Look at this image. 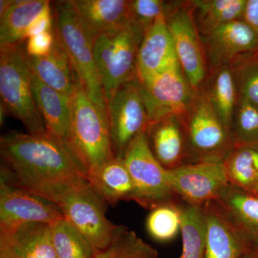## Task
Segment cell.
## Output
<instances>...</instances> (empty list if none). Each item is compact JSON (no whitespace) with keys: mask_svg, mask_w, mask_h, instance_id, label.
<instances>
[{"mask_svg":"<svg viewBox=\"0 0 258 258\" xmlns=\"http://www.w3.org/2000/svg\"><path fill=\"white\" fill-rule=\"evenodd\" d=\"M0 173L49 200L68 186L89 181L69 146L48 132L5 134L0 138Z\"/></svg>","mask_w":258,"mask_h":258,"instance_id":"obj_1","label":"cell"},{"mask_svg":"<svg viewBox=\"0 0 258 258\" xmlns=\"http://www.w3.org/2000/svg\"><path fill=\"white\" fill-rule=\"evenodd\" d=\"M70 148L88 178L115 157L108 114L88 96L80 80L71 98Z\"/></svg>","mask_w":258,"mask_h":258,"instance_id":"obj_2","label":"cell"},{"mask_svg":"<svg viewBox=\"0 0 258 258\" xmlns=\"http://www.w3.org/2000/svg\"><path fill=\"white\" fill-rule=\"evenodd\" d=\"M0 95L8 113L29 134L47 133L34 98L32 73L20 44L0 45Z\"/></svg>","mask_w":258,"mask_h":258,"instance_id":"obj_3","label":"cell"},{"mask_svg":"<svg viewBox=\"0 0 258 258\" xmlns=\"http://www.w3.org/2000/svg\"><path fill=\"white\" fill-rule=\"evenodd\" d=\"M181 119L187 146V164L222 162L234 147L230 131L212 107L204 86L195 91Z\"/></svg>","mask_w":258,"mask_h":258,"instance_id":"obj_4","label":"cell"},{"mask_svg":"<svg viewBox=\"0 0 258 258\" xmlns=\"http://www.w3.org/2000/svg\"><path fill=\"white\" fill-rule=\"evenodd\" d=\"M56 35L69 55L88 96L107 113L106 100L95 62L94 41L88 35L76 13L72 0L52 3Z\"/></svg>","mask_w":258,"mask_h":258,"instance_id":"obj_5","label":"cell"},{"mask_svg":"<svg viewBox=\"0 0 258 258\" xmlns=\"http://www.w3.org/2000/svg\"><path fill=\"white\" fill-rule=\"evenodd\" d=\"M50 200L60 207L64 218L91 242L96 252L111 243L118 225L107 218V204L89 181L61 190Z\"/></svg>","mask_w":258,"mask_h":258,"instance_id":"obj_6","label":"cell"},{"mask_svg":"<svg viewBox=\"0 0 258 258\" xmlns=\"http://www.w3.org/2000/svg\"><path fill=\"white\" fill-rule=\"evenodd\" d=\"M139 46L130 25L102 34L95 40V62L106 101L120 86L138 78Z\"/></svg>","mask_w":258,"mask_h":258,"instance_id":"obj_7","label":"cell"},{"mask_svg":"<svg viewBox=\"0 0 258 258\" xmlns=\"http://www.w3.org/2000/svg\"><path fill=\"white\" fill-rule=\"evenodd\" d=\"M165 19L181 71L191 88L198 91L206 83L209 66L189 1L167 2Z\"/></svg>","mask_w":258,"mask_h":258,"instance_id":"obj_8","label":"cell"},{"mask_svg":"<svg viewBox=\"0 0 258 258\" xmlns=\"http://www.w3.org/2000/svg\"><path fill=\"white\" fill-rule=\"evenodd\" d=\"M122 158L135 187L133 201L152 210L179 200L168 181L167 170L149 147L147 131L134 139Z\"/></svg>","mask_w":258,"mask_h":258,"instance_id":"obj_9","label":"cell"},{"mask_svg":"<svg viewBox=\"0 0 258 258\" xmlns=\"http://www.w3.org/2000/svg\"><path fill=\"white\" fill-rule=\"evenodd\" d=\"M112 147L115 157H123L134 139L147 131L149 116L139 78L120 86L106 101Z\"/></svg>","mask_w":258,"mask_h":258,"instance_id":"obj_10","label":"cell"},{"mask_svg":"<svg viewBox=\"0 0 258 258\" xmlns=\"http://www.w3.org/2000/svg\"><path fill=\"white\" fill-rule=\"evenodd\" d=\"M139 83L149 123L169 115L183 116L195 92L178 62Z\"/></svg>","mask_w":258,"mask_h":258,"instance_id":"obj_11","label":"cell"},{"mask_svg":"<svg viewBox=\"0 0 258 258\" xmlns=\"http://www.w3.org/2000/svg\"><path fill=\"white\" fill-rule=\"evenodd\" d=\"M64 217L60 207L0 174V232L27 223H52Z\"/></svg>","mask_w":258,"mask_h":258,"instance_id":"obj_12","label":"cell"},{"mask_svg":"<svg viewBox=\"0 0 258 258\" xmlns=\"http://www.w3.org/2000/svg\"><path fill=\"white\" fill-rule=\"evenodd\" d=\"M167 177L178 198L200 207L215 201L229 184L222 162L184 164L167 170Z\"/></svg>","mask_w":258,"mask_h":258,"instance_id":"obj_13","label":"cell"},{"mask_svg":"<svg viewBox=\"0 0 258 258\" xmlns=\"http://www.w3.org/2000/svg\"><path fill=\"white\" fill-rule=\"evenodd\" d=\"M201 37L209 72L232 66L240 57L258 51V35L243 19L226 24Z\"/></svg>","mask_w":258,"mask_h":258,"instance_id":"obj_14","label":"cell"},{"mask_svg":"<svg viewBox=\"0 0 258 258\" xmlns=\"http://www.w3.org/2000/svg\"><path fill=\"white\" fill-rule=\"evenodd\" d=\"M205 258H244L254 248L216 201L203 206Z\"/></svg>","mask_w":258,"mask_h":258,"instance_id":"obj_15","label":"cell"},{"mask_svg":"<svg viewBox=\"0 0 258 258\" xmlns=\"http://www.w3.org/2000/svg\"><path fill=\"white\" fill-rule=\"evenodd\" d=\"M149 147L166 170L187 164V146L181 116L169 115L149 123Z\"/></svg>","mask_w":258,"mask_h":258,"instance_id":"obj_16","label":"cell"},{"mask_svg":"<svg viewBox=\"0 0 258 258\" xmlns=\"http://www.w3.org/2000/svg\"><path fill=\"white\" fill-rule=\"evenodd\" d=\"M0 258H56L51 225L34 222L0 232Z\"/></svg>","mask_w":258,"mask_h":258,"instance_id":"obj_17","label":"cell"},{"mask_svg":"<svg viewBox=\"0 0 258 258\" xmlns=\"http://www.w3.org/2000/svg\"><path fill=\"white\" fill-rule=\"evenodd\" d=\"M177 62L165 16L161 17L146 32L139 45L137 59L139 81L149 79Z\"/></svg>","mask_w":258,"mask_h":258,"instance_id":"obj_18","label":"cell"},{"mask_svg":"<svg viewBox=\"0 0 258 258\" xmlns=\"http://www.w3.org/2000/svg\"><path fill=\"white\" fill-rule=\"evenodd\" d=\"M83 28L95 42L102 34L129 24V1L72 0Z\"/></svg>","mask_w":258,"mask_h":258,"instance_id":"obj_19","label":"cell"},{"mask_svg":"<svg viewBox=\"0 0 258 258\" xmlns=\"http://www.w3.org/2000/svg\"><path fill=\"white\" fill-rule=\"evenodd\" d=\"M25 57L32 72L40 81L64 96L72 98L79 79L57 35L55 45L48 55L34 57L25 54Z\"/></svg>","mask_w":258,"mask_h":258,"instance_id":"obj_20","label":"cell"},{"mask_svg":"<svg viewBox=\"0 0 258 258\" xmlns=\"http://www.w3.org/2000/svg\"><path fill=\"white\" fill-rule=\"evenodd\" d=\"M32 90L35 103L45 122L47 132L70 148L71 98L47 86L33 73Z\"/></svg>","mask_w":258,"mask_h":258,"instance_id":"obj_21","label":"cell"},{"mask_svg":"<svg viewBox=\"0 0 258 258\" xmlns=\"http://www.w3.org/2000/svg\"><path fill=\"white\" fill-rule=\"evenodd\" d=\"M215 201L245 238L258 247V195L229 184Z\"/></svg>","mask_w":258,"mask_h":258,"instance_id":"obj_22","label":"cell"},{"mask_svg":"<svg viewBox=\"0 0 258 258\" xmlns=\"http://www.w3.org/2000/svg\"><path fill=\"white\" fill-rule=\"evenodd\" d=\"M97 194L108 205L133 200L135 187L123 158L114 157L88 177Z\"/></svg>","mask_w":258,"mask_h":258,"instance_id":"obj_23","label":"cell"},{"mask_svg":"<svg viewBox=\"0 0 258 258\" xmlns=\"http://www.w3.org/2000/svg\"><path fill=\"white\" fill-rule=\"evenodd\" d=\"M204 87L212 107L230 132L231 124L239 101L232 66H222L210 71Z\"/></svg>","mask_w":258,"mask_h":258,"instance_id":"obj_24","label":"cell"},{"mask_svg":"<svg viewBox=\"0 0 258 258\" xmlns=\"http://www.w3.org/2000/svg\"><path fill=\"white\" fill-rule=\"evenodd\" d=\"M194 18L200 36L243 18L247 0H191Z\"/></svg>","mask_w":258,"mask_h":258,"instance_id":"obj_25","label":"cell"},{"mask_svg":"<svg viewBox=\"0 0 258 258\" xmlns=\"http://www.w3.org/2000/svg\"><path fill=\"white\" fill-rule=\"evenodd\" d=\"M50 3L47 0H13L0 16V45L25 41L29 26Z\"/></svg>","mask_w":258,"mask_h":258,"instance_id":"obj_26","label":"cell"},{"mask_svg":"<svg viewBox=\"0 0 258 258\" xmlns=\"http://www.w3.org/2000/svg\"><path fill=\"white\" fill-rule=\"evenodd\" d=\"M222 164L229 184L253 192L258 184V144L234 147Z\"/></svg>","mask_w":258,"mask_h":258,"instance_id":"obj_27","label":"cell"},{"mask_svg":"<svg viewBox=\"0 0 258 258\" xmlns=\"http://www.w3.org/2000/svg\"><path fill=\"white\" fill-rule=\"evenodd\" d=\"M56 258H95L92 244L64 217L51 225Z\"/></svg>","mask_w":258,"mask_h":258,"instance_id":"obj_28","label":"cell"},{"mask_svg":"<svg viewBox=\"0 0 258 258\" xmlns=\"http://www.w3.org/2000/svg\"><path fill=\"white\" fill-rule=\"evenodd\" d=\"M182 251L180 258H205V229L203 208L180 200Z\"/></svg>","mask_w":258,"mask_h":258,"instance_id":"obj_29","label":"cell"},{"mask_svg":"<svg viewBox=\"0 0 258 258\" xmlns=\"http://www.w3.org/2000/svg\"><path fill=\"white\" fill-rule=\"evenodd\" d=\"M157 249L146 243L134 231L117 226L113 240L95 258H158Z\"/></svg>","mask_w":258,"mask_h":258,"instance_id":"obj_30","label":"cell"},{"mask_svg":"<svg viewBox=\"0 0 258 258\" xmlns=\"http://www.w3.org/2000/svg\"><path fill=\"white\" fill-rule=\"evenodd\" d=\"M180 199L172 203L160 205L151 210L146 227L149 235L158 242H169L181 231Z\"/></svg>","mask_w":258,"mask_h":258,"instance_id":"obj_31","label":"cell"},{"mask_svg":"<svg viewBox=\"0 0 258 258\" xmlns=\"http://www.w3.org/2000/svg\"><path fill=\"white\" fill-rule=\"evenodd\" d=\"M234 147L258 144V106L239 98L230 128Z\"/></svg>","mask_w":258,"mask_h":258,"instance_id":"obj_32","label":"cell"},{"mask_svg":"<svg viewBox=\"0 0 258 258\" xmlns=\"http://www.w3.org/2000/svg\"><path fill=\"white\" fill-rule=\"evenodd\" d=\"M166 6L167 2L162 0L129 1V24L139 45L158 19L165 16Z\"/></svg>","mask_w":258,"mask_h":258,"instance_id":"obj_33","label":"cell"},{"mask_svg":"<svg viewBox=\"0 0 258 258\" xmlns=\"http://www.w3.org/2000/svg\"><path fill=\"white\" fill-rule=\"evenodd\" d=\"M240 99L258 106V51L232 64Z\"/></svg>","mask_w":258,"mask_h":258,"instance_id":"obj_34","label":"cell"},{"mask_svg":"<svg viewBox=\"0 0 258 258\" xmlns=\"http://www.w3.org/2000/svg\"><path fill=\"white\" fill-rule=\"evenodd\" d=\"M56 34L55 28L50 31L43 32L26 40L25 54L30 57H43L48 55L55 45Z\"/></svg>","mask_w":258,"mask_h":258,"instance_id":"obj_35","label":"cell"},{"mask_svg":"<svg viewBox=\"0 0 258 258\" xmlns=\"http://www.w3.org/2000/svg\"><path fill=\"white\" fill-rule=\"evenodd\" d=\"M53 11H52V3H50L29 26L25 32V40L43 32L50 31L53 30Z\"/></svg>","mask_w":258,"mask_h":258,"instance_id":"obj_36","label":"cell"},{"mask_svg":"<svg viewBox=\"0 0 258 258\" xmlns=\"http://www.w3.org/2000/svg\"><path fill=\"white\" fill-rule=\"evenodd\" d=\"M242 19L258 35V0H247Z\"/></svg>","mask_w":258,"mask_h":258,"instance_id":"obj_37","label":"cell"},{"mask_svg":"<svg viewBox=\"0 0 258 258\" xmlns=\"http://www.w3.org/2000/svg\"><path fill=\"white\" fill-rule=\"evenodd\" d=\"M13 0H1L0 1V16L4 14L5 12L10 8Z\"/></svg>","mask_w":258,"mask_h":258,"instance_id":"obj_38","label":"cell"},{"mask_svg":"<svg viewBox=\"0 0 258 258\" xmlns=\"http://www.w3.org/2000/svg\"><path fill=\"white\" fill-rule=\"evenodd\" d=\"M7 113H8V111H7L6 108H5L4 105L1 103V106H0V123H1V125H3L4 123L5 115Z\"/></svg>","mask_w":258,"mask_h":258,"instance_id":"obj_39","label":"cell"},{"mask_svg":"<svg viewBox=\"0 0 258 258\" xmlns=\"http://www.w3.org/2000/svg\"><path fill=\"white\" fill-rule=\"evenodd\" d=\"M244 258H258V247H254Z\"/></svg>","mask_w":258,"mask_h":258,"instance_id":"obj_40","label":"cell"},{"mask_svg":"<svg viewBox=\"0 0 258 258\" xmlns=\"http://www.w3.org/2000/svg\"><path fill=\"white\" fill-rule=\"evenodd\" d=\"M252 193L255 194V195H258V184H257V186H256L255 189H254L253 192H252Z\"/></svg>","mask_w":258,"mask_h":258,"instance_id":"obj_41","label":"cell"}]
</instances>
